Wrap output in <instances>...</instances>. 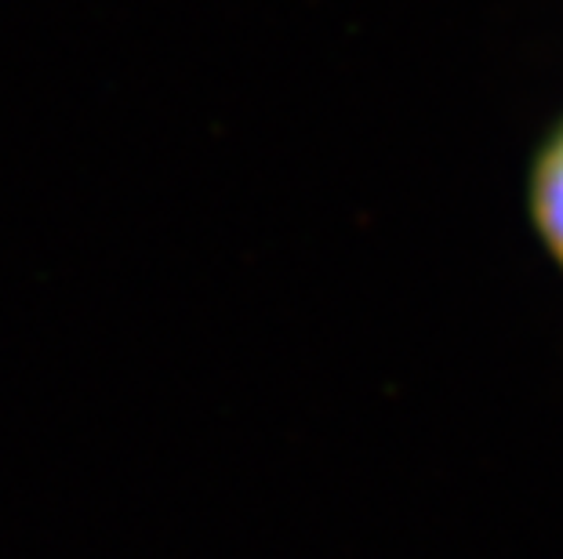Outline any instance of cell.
<instances>
[{
    "label": "cell",
    "mask_w": 563,
    "mask_h": 559,
    "mask_svg": "<svg viewBox=\"0 0 563 559\" xmlns=\"http://www.w3.org/2000/svg\"><path fill=\"white\" fill-rule=\"evenodd\" d=\"M523 204L542 251L563 272V116L545 131L527 164Z\"/></svg>",
    "instance_id": "6da1fadb"
}]
</instances>
